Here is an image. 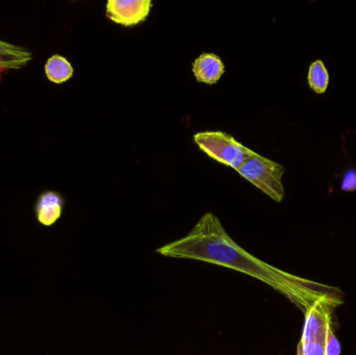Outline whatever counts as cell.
Returning a JSON list of instances; mask_svg holds the SVG:
<instances>
[{"mask_svg":"<svg viewBox=\"0 0 356 355\" xmlns=\"http://www.w3.org/2000/svg\"><path fill=\"white\" fill-rule=\"evenodd\" d=\"M156 252L167 258L219 265L274 287L282 283L280 272L238 246L226 233L218 217L211 213L203 215L186 237L162 246Z\"/></svg>","mask_w":356,"mask_h":355,"instance_id":"cell-1","label":"cell"},{"mask_svg":"<svg viewBox=\"0 0 356 355\" xmlns=\"http://www.w3.org/2000/svg\"><path fill=\"white\" fill-rule=\"evenodd\" d=\"M236 171L274 201L282 202L284 200L282 176L286 170L282 165L253 152Z\"/></svg>","mask_w":356,"mask_h":355,"instance_id":"cell-2","label":"cell"},{"mask_svg":"<svg viewBox=\"0 0 356 355\" xmlns=\"http://www.w3.org/2000/svg\"><path fill=\"white\" fill-rule=\"evenodd\" d=\"M193 139L209 158L234 170L254 152L223 131H201L195 133Z\"/></svg>","mask_w":356,"mask_h":355,"instance_id":"cell-3","label":"cell"},{"mask_svg":"<svg viewBox=\"0 0 356 355\" xmlns=\"http://www.w3.org/2000/svg\"><path fill=\"white\" fill-rule=\"evenodd\" d=\"M152 8L150 0H108L106 17L117 24L131 27L144 22Z\"/></svg>","mask_w":356,"mask_h":355,"instance_id":"cell-4","label":"cell"},{"mask_svg":"<svg viewBox=\"0 0 356 355\" xmlns=\"http://www.w3.org/2000/svg\"><path fill=\"white\" fill-rule=\"evenodd\" d=\"M330 327V308L327 300L321 298L309 308L300 342L327 340Z\"/></svg>","mask_w":356,"mask_h":355,"instance_id":"cell-5","label":"cell"},{"mask_svg":"<svg viewBox=\"0 0 356 355\" xmlns=\"http://www.w3.org/2000/svg\"><path fill=\"white\" fill-rule=\"evenodd\" d=\"M225 71L219 56L213 53H202L193 63V73L198 83L215 85Z\"/></svg>","mask_w":356,"mask_h":355,"instance_id":"cell-6","label":"cell"},{"mask_svg":"<svg viewBox=\"0 0 356 355\" xmlns=\"http://www.w3.org/2000/svg\"><path fill=\"white\" fill-rule=\"evenodd\" d=\"M62 196L56 192L48 191L40 195L35 206L38 221L44 226H51L62 215Z\"/></svg>","mask_w":356,"mask_h":355,"instance_id":"cell-7","label":"cell"},{"mask_svg":"<svg viewBox=\"0 0 356 355\" xmlns=\"http://www.w3.org/2000/svg\"><path fill=\"white\" fill-rule=\"evenodd\" d=\"M45 73L50 81L60 85L72 77L73 67L66 58L56 54L46 62Z\"/></svg>","mask_w":356,"mask_h":355,"instance_id":"cell-8","label":"cell"},{"mask_svg":"<svg viewBox=\"0 0 356 355\" xmlns=\"http://www.w3.org/2000/svg\"><path fill=\"white\" fill-rule=\"evenodd\" d=\"M309 88L316 94L325 93L330 85V73L321 60L312 63L307 74Z\"/></svg>","mask_w":356,"mask_h":355,"instance_id":"cell-9","label":"cell"},{"mask_svg":"<svg viewBox=\"0 0 356 355\" xmlns=\"http://www.w3.org/2000/svg\"><path fill=\"white\" fill-rule=\"evenodd\" d=\"M327 340L299 342L298 355H326Z\"/></svg>","mask_w":356,"mask_h":355,"instance_id":"cell-10","label":"cell"},{"mask_svg":"<svg viewBox=\"0 0 356 355\" xmlns=\"http://www.w3.org/2000/svg\"><path fill=\"white\" fill-rule=\"evenodd\" d=\"M33 58L31 56H0V69H20Z\"/></svg>","mask_w":356,"mask_h":355,"instance_id":"cell-11","label":"cell"},{"mask_svg":"<svg viewBox=\"0 0 356 355\" xmlns=\"http://www.w3.org/2000/svg\"><path fill=\"white\" fill-rule=\"evenodd\" d=\"M31 52L25 48L0 41V56H31Z\"/></svg>","mask_w":356,"mask_h":355,"instance_id":"cell-12","label":"cell"},{"mask_svg":"<svg viewBox=\"0 0 356 355\" xmlns=\"http://www.w3.org/2000/svg\"><path fill=\"white\" fill-rule=\"evenodd\" d=\"M341 190L343 192H356V169L348 168L345 171Z\"/></svg>","mask_w":356,"mask_h":355,"instance_id":"cell-13","label":"cell"},{"mask_svg":"<svg viewBox=\"0 0 356 355\" xmlns=\"http://www.w3.org/2000/svg\"><path fill=\"white\" fill-rule=\"evenodd\" d=\"M341 344L334 336V331L330 329L328 331L327 346H326V355H339L341 354Z\"/></svg>","mask_w":356,"mask_h":355,"instance_id":"cell-14","label":"cell"}]
</instances>
